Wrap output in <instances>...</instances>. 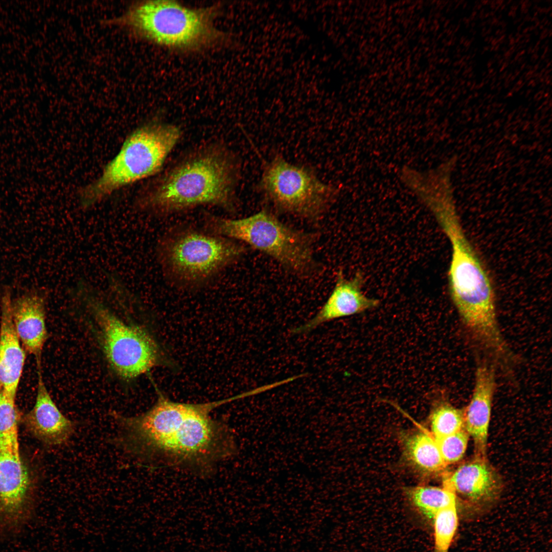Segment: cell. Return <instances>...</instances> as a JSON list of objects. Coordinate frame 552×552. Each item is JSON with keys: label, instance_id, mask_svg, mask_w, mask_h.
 <instances>
[{"label": "cell", "instance_id": "cell-12", "mask_svg": "<svg viewBox=\"0 0 552 552\" xmlns=\"http://www.w3.org/2000/svg\"><path fill=\"white\" fill-rule=\"evenodd\" d=\"M37 368L35 402L33 408L22 416L21 421L28 432L45 445L60 446L68 442L76 425L59 410L44 384L41 365Z\"/></svg>", "mask_w": 552, "mask_h": 552}, {"label": "cell", "instance_id": "cell-19", "mask_svg": "<svg viewBox=\"0 0 552 552\" xmlns=\"http://www.w3.org/2000/svg\"><path fill=\"white\" fill-rule=\"evenodd\" d=\"M434 438L447 436L465 428L464 409L455 407L445 399L438 400L430 416Z\"/></svg>", "mask_w": 552, "mask_h": 552}, {"label": "cell", "instance_id": "cell-13", "mask_svg": "<svg viewBox=\"0 0 552 552\" xmlns=\"http://www.w3.org/2000/svg\"><path fill=\"white\" fill-rule=\"evenodd\" d=\"M497 369L485 359L478 361L470 401L464 409L465 429L474 442L477 456L485 457Z\"/></svg>", "mask_w": 552, "mask_h": 552}, {"label": "cell", "instance_id": "cell-17", "mask_svg": "<svg viewBox=\"0 0 552 552\" xmlns=\"http://www.w3.org/2000/svg\"><path fill=\"white\" fill-rule=\"evenodd\" d=\"M405 455L418 469L427 473L437 472L446 466L433 436L418 431L405 438Z\"/></svg>", "mask_w": 552, "mask_h": 552}, {"label": "cell", "instance_id": "cell-5", "mask_svg": "<svg viewBox=\"0 0 552 552\" xmlns=\"http://www.w3.org/2000/svg\"><path fill=\"white\" fill-rule=\"evenodd\" d=\"M70 290L93 316L104 355L119 377L132 379L156 366L169 365L167 356L152 335L118 316L105 303L101 290L82 279Z\"/></svg>", "mask_w": 552, "mask_h": 552}, {"label": "cell", "instance_id": "cell-2", "mask_svg": "<svg viewBox=\"0 0 552 552\" xmlns=\"http://www.w3.org/2000/svg\"><path fill=\"white\" fill-rule=\"evenodd\" d=\"M428 209L451 244L449 292L467 337L474 346L495 347L501 341L503 335L497 317L493 284L486 265L463 228L454 198H438Z\"/></svg>", "mask_w": 552, "mask_h": 552}, {"label": "cell", "instance_id": "cell-14", "mask_svg": "<svg viewBox=\"0 0 552 552\" xmlns=\"http://www.w3.org/2000/svg\"><path fill=\"white\" fill-rule=\"evenodd\" d=\"M45 289L33 290L12 300L11 314L16 334L26 353L41 364L42 350L48 338L46 326Z\"/></svg>", "mask_w": 552, "mask_h": 552}, {"label": "cell", "instance_id": "cell-22", "mask_svg": "<svg viewBox=\"0 0 552 552\" xmlns=\"http://www.w3.org/2000/svg\"><path fill=\"white\" fill-rule=\"evenodd\" d=\"M469 435L465 428L452 434L434 438L445 464H453L462 459L467 449Z\"/></svg>", "mask_w": 552, "mask_h": 552}, {"label": "cell", "instance_id": "cell-1", "mask_svg": "<svg viewBox=\"0 0 552 552\" xmlns=\"http://www.w3.org/2000/svg\"><path fill=\"white\" fill-rule=\"evenodd\" d=\"M234 397L199 404L174 402L160 392L155 403L134 417H112L121 433L118 444L149 462L197 474L212 472L232 456L236 445L229 428L210 413Z\"/></svg>", "mask_w": 552, "mask_h": 552}, {"label": "cell", "instance_id": "cell-15", "mask_svg": "<svg viewBox=\"0 0 552 552\" xmlns=\"http://www.w3.org/2000/svg\"><path fill=\"white\" fill-rule=\"evenodd\" d=\"M444 484L456 496L477 504L492 501L501 489L497 472L485 457L478 456L459 466L446 477Z\"/></svg>", "mask_w": 552, "mask_h": 552}, {"label": "cell", "instance_id": "cell-23", "mask_svg": "<svg viewBox=\"0 0 552 552\" xmlns=\"http://www.w3.org/2000/svg\"><path fill=\"white\" fill-rule=\"evenodd\" d=\"M451 159H452L453 160H454V161L455 162V163H456V159H455V158H454V157H453V158H451ZM411 170H412V169H409L407 170V171H406L405 172V173H404V175H403V178H402L403 179V180L404 181L405 178V177L406 176V175H407V174H408V173H409V172H410V171H411Z\"/></svg>", "mask_w": 552, "mask_h": 552}, {"label": "cell", "instance_id": "cell-4", "mask_svg": "<svg viewBox=\"0 0 552 552\" xmlns=\"http://www.w3.org/2000/svg\"><path fill=\"white\" fill-rule=\"evenodd\" d=\"M181 134L179 127L155 119L136 128L98 177L79 189L80 208L88 210L117 191L155 174Z\"/></svg>", "mask_w": 552, "mask_h": 552}, {"label": "cell", "instance_id": "cell-7", "mask_svg": "<svg viewBox=\"0 0 552 552\" xmlns=\"http://www.w3.org/2000/svg\"><path fill=\"white\" fill-rule=\"evenodd\" d=\"M213 7L192 8L171 1H149L132 6L117 24L159 45L191 49L209 45L220 33L213 24Z\"/></svg>", "mask_w": 552, "mask_h": 552}, {"label": "cell", "instance_id": "cell-16", "mask_svg": "<svg viewBox=\"0 0 552 552\" xmlns=\"http://www.w3.org/2000/svg\"><path fill=\"white\" fill-rule=\"evenodd\" d=\"M11 290L1 297L0 322V388L16 397L25 363L26 352L16 334L11 314Z\"/></svg>", "mask_w": 552, "mask_h": 552}, {"label": "cell", "instance_id": "cell-8", "mask_svg": "<svg viewBox=\"0 0 552 552\" xmlns=\"http://www.w3.org/2000/svg\"><path fill=\"white\" fill-rule=\"evenodd\" d=\"M204 219L206 231L244 242L295 273L306 274L314 266L310 236L284 224L267 210L239 219L212 214Z\"/></svg>", "mask_w": 552, "mask_h": 552}, {"label": "cell", "instance_id": "cell-18", "mask_svg": "<svg viewBox=\"0 0 552 552\" xmlns=\"http://www.w3.org/2000/svg\"><path fill=\"white\" fill-rule=\"evenodd\" d=\"M407 495L422 516L432 522L440 509L456 502V500L455 495L444 487H416L409 489Z\"/></svg>", "mask_w": 552, "mask_h": 552}, {"label": "cell", "instance_id": "cell-21", "mask_svg": "<svg viewBox=\"0 0 552 552\" xmlns=\"http://www.w3.org/2000/svg\"><path fill=\"white\" fill-rule=\"evenodd\" d=\"M16 398L0 388V446L19 445Z\"/></svg>", "mask_w": 552, "mask_h": 552}, {"label": "cell", "instance_id": "cell-11", "mask_svg": "<svg viewBox=\"0 0 552 552\" xmlns=\"http://www.w3.org/2000/svg\"><path fill=\"white\" fill-rule=\"evenodd\" d=\"M363 274L360 271L347 279L340 269L334 289L323 306L311 319L291 329V333H307L325 323L361 313L379 306V300L369 297L363 293Z\"/></svg>", "mask_w": 552, "mask_h": 552}, {"label": "cell", "instance_id": "cell-10", "mask_svg": "<svg viewBox=\"0 0 552 552\" xmlns=\"http://www.w3.org/2000/svg\"><path fill=\"white\" fill-rule=\"evenodd\" d=\"M19 446H0V531L19 532L30 521L34 491Z\"/></svg>", "mask_w": 552, "mask_h": 552}, {"label": "cell", "instance_id": "cell-3", "mask_svg": "<svg viewBox=\"0 0 552 552\" xmlns=\"http://www.w3.org/2000/svg\"><path fill=\"white\" fill-rule=\"evenodd\" d=\"M239 168L235 156L221 145L203 147L182 159L137 196L139 212L156 215L178 213L202 205L233 213Z\"/></svg>", "mask_w": 552, "mask_h": 552}, {"label": "cell", "instance_id": "cell-9", "mask_svg": "<svg viewBox=\"0 0 552 552\" xmlns=\"http://www.w3.org/2000/svg\"><path fill=\"white\" fill-rule=\"evenodd\" d=\"M259 187L278 210L310 219L323 215L335 194L310 168L279 156L265 164Z\"/></svg>", "mask_w": 552, "mask_h": 552}, {"label": "cell", "instance_id": "cell-20", "mask_svg": "<svg viewBox=\"0 0 552 552\" xmlns=\"http://www.w3.org/2000/svg\"><path fill=\"white\" fill-rule=\"evenodd\" d=\"M432 522L434 552H448L458 527L456 503L440 509L435 514Z\"/></svg>", "mask_w": 552, "mask_h": 552}, {"label": "cell", "instance_id": "cell-6", "mask_svg": "<svg viewBox=\"0 0 552 552\" xmlns=\"http://www.w3.org/2000/svg\"><path fill=\"white\" fill-rule=\"evenodd\" d=\"M246 248L235 240L192 227L173 228L158 242L157 259L171 280L185 286L204 284L238 261Z\"/></svg>", "mask_w": 552, "mask_h": 552}]
</instances>
